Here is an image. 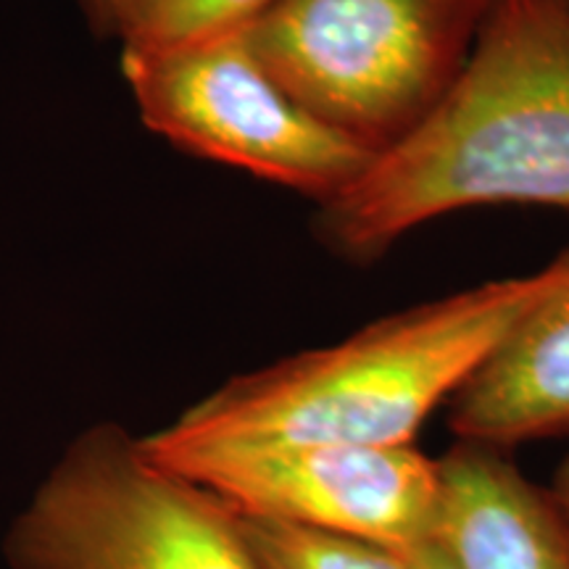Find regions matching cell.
Listing matches in <instances>:
<instances>
[{"instance_id": "277c9868", "label": "cell", "mask_w": 569, "mask_h": 569, "mask_svg": "<svg viewBox=\"0 0 569 569\" xmlns=\"http://www.w3.org/2000/svg\"><path fill=\"white\" fill-rule=\"evenodd\" d=\"M11 569H261L222 498L101 422L56 461L6 536Z\"/></svg>"}, {"instance_id": "8992f818", "label": "cell", "mask_w": 569, "mask_h": 569, "mask_svg": "<svg viewBox=\"0 0 569 569\" xmlns=\"http://www.w3.org/2000/svg\"><path fill=\"white\" fill-rule=\"evenodd\" d=\"M146 448L240 517L361 540L398 557L438 540L440 461L415 443Z\"/></svg>"}, {"instance_id": "52a82bcc", "label": "cell", "mask_w": 569, "mask_h": 569, "mask_svg": "<svg viewBox=\"0 0 569 569\" xmlns=\"http://www.w3.org/2000/svg\"><path fill=\"white\" fill-rule=\"evenodd\" d=\"M565 274L448 401L459 443L515 451L569 436V248Z\"/></svg>"}, {"instance_id": "ba28073f", "label": "cell", "mask_w": 569, "mask_h": 569, "mask_svg": "<svg viewBox=\"0 0 569 569\" xmlns=\"http://www.w3.org/2000/svg\"><path fill=\"white\" fill-rule=\"evenodd\" d=\"M440 532L461 569H569V528L549 488L509 451L453 443L440 457Z\"/></svg>"}, {"instance_id": "30bf717a", "label": "cell", "mask_w": 569, "mask_h": 569, "mask_svg": "<svg viewBox=\"0 0 569 569\" xmlns=\"http://www.w3.org/2000/svg\"><path fill=\"white\" fill-rule=\"evenodd\" d=\"M240 528L261 569H407L393 551L330 532L253 517Z\"/></svg>"}, {"instance_id": "3957f363", "label": "cell", "mask_w": 569, "mask_h": 569, "mask_svg": "<svg viewBox=\"0 0 569 569\" xmlns=\"http://www.w3.org/2000/svg\"><path fill=\"white\" fill-rule=\"evenodd\" d=\"M496 0H280L248 27L277 84L372 156L465 74Z\"/></svg>"}, {"instance_id": "9c48e42d", "label": "cell", "mask_w": 569, "mask_h": 569, "mask_svg": "<svg viewBox=\"0 0 569 569\" xmlns=\"http://www.w3.org/2000/svg\"><path fill=\"white\" fill-rule=\"evenodd\" d=\"M280 0H130L117 38L124 53H161L248 30Z\"/></svg>"}, {"instance_id": "7c38bea8", "label": "cell", "mask_w": 569, "mask_h": 569, "mask_svg": "<svg viewBox=\"0 0 569 569\" xmlns=\"http://www.w3.org/2000/svg\"><path fill=\"white\" fill-rule=\"evenodd\" d=\"M401 559L407 569H461L457 557L446 549V543L440 538L422 546V549L407 553V557Z\"/></svg>"}, {"instance_id": "5bb4252c", "label": "cell", "mask_w": 569, "mask_h": 569, "mask_svg": "<svg viewBox=\"0 0 569 569\" xmlns=\"http://www.w3.org/2000/svg\"><path fill=\"white\" fill-rule=\"evenodd\" d=\"M561 3H565V6H569V0H561Z\"/></svg>"}, {"instance_id": "6da1fadb", "label": "cell", "mask_w": 569, "mask_h": 569, "mask_svg": "<svg viewBox=\"0 0 569 569\" xmlns=\"http://www.w3.org/2000/svg\"><path fill=\"white\" fill-rule=\"evenodd\" d=\"M480 206L569 209V6L496 0L465 74L407 140L319 206V240L353 264Z\"/></svg>"}, {"instance_id": "8fae6325", "label": "cell", "mask_w": 569, "mask_h": 569, "mask_svg": "<svg viewBox=\"0 0 569 569\" xmlns=\"http://www.w3.org/2000/svg\"><path fill=\"white\" fill-rule=\"evenodd\" d=\"M90 27L106 38H117L119 24H122L124 9L130 0H77Z\"/></svg>"}, {"instance_id": "5b68a950", "label": "cell", "mask_w": 569, "mask_h": 569, "mask_svg": "<svg viewBox=\"0 0 569 569\" xmlns=\"http://www.w3.org/2000/svg\"><path fill=\"white\" fill-rule=\"evenodd\" d=\"M140 119L182 151L322 206L375 159L319 122L256 56L248 30L161 53H122Z\"/></svg>"}, {"instance_id": "4fadbf2b", "label": "cell", "mask_w": 569, "mask_h": 569, "mask_svg": "<svg viewBox=\"0 0 569 569\" xmlns=\"http://www.w3.org/2000/svg\"><path fill=\"white\" fill-rule=\"evenodd\" d=\"M549 493H551L553 503H557V509L561 511V517H565V522L569 528V457L561 461L557 472H553Z\"/></svg>"}, {"instance_id": "7a4b0ae2", "label": "cell", "mask_w": 569, "mask_h": 569, "mask_svg": "<svg viewBox=\"0 0 569 569\" xmlns=\"http://www.w3.org/2000/svg\"><path fill=\"white\" fill-rule=\"evenodd\" d=\"M561 274L557 256L538 272L393 311L340 343L232 377L146 443L411 446Z\"/></svg>"}]
</instances>
